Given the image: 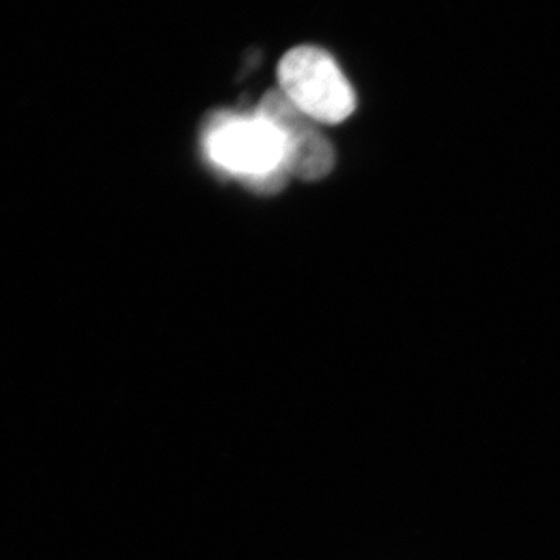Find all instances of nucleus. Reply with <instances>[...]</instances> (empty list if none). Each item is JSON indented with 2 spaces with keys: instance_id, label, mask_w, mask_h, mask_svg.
I'll list each match as a JSON object with an SVG mask.
<instances>
[{
  "instance_id": "nucleus-1",
  "label": "nucleus",
  "mask_w": 560,
  "mask_h": 560,
  "mask_svg": "<svg viewBox=\"0 0 560 560\" xmlns=\"http://www.w3.org/2000/svg\"><path fill=\"white\" fill-rule=\"evenodd\" d=\"M202 149L220 171L241 178L259 194H276L285 186L283 143L278 130L259 113L221 110L202 130Z\"/></svg>"
},
{
  "instance_id": "nucleus-3",
  "label": "nucleus",
  "mask_w": 560,
  "mask_h": 560,
  "mask_svg": "<svg viewBox=\"0 0 560 560\" xmlns=\"http://www.w3.org/2000/svg\"><path fill=\"white\" fill-rule=\"evenodd\" d=\"M256 110L278 130L289 175L318 180L334 171L337 156L330 140L319 130L318 121L302 113L282 91H268Z\"/></svg>"
},
{
  "instance_id": "nucleus-2",
  "label": "nucleus",
  "mask_w": 560,
  "mask_h": 560,
  "mask_svg": "<svg viewBox=\"0 0 560 560\" xmlns=\"http://www.w3.org/2000/svg\"><path fill=\"white\" fill-rule=\"evenodd\" d=\"M279 90L318 124H340L352 116L355 92L326 50L294 47L278 68Z\"/></svg>"
}]
</instances>
